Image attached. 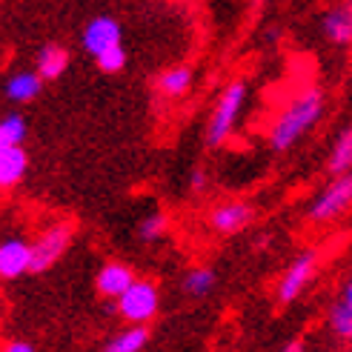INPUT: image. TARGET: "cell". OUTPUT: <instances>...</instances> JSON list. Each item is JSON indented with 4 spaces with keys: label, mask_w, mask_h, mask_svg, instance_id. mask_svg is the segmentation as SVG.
Segmentation results:
<instances>
[{
    "label": "cell",
    "mask_w": 352,
    "mask_h": 352,
    "mask_svg": "<svg viewBox=\"0 0 352 352\" xmlns=\"http://www.w3.org/2000/svg\"><path fill=\"white\" fill-rule=\"evenodd\" d=\"M95 63L100 66V72H107V75L123 72V66H126V52H123V46H112V49L103 52V55H98Z\"/></svg>",
    "instance_id": "22"
},
{
    "label": "cell",
    "mask_w": 352,
    "mask_h": 352,
    "mask_svg": "<svg viewBox=\"0 0 352 352\" xmlns=\"http://www.w3.org/2000/svg\"><path fill=\"white\" fill-rule=\"evenodd\" d=\"M83 46L92 58L103 55V52L112 49V46H120L118 21H112V17H95V21H89V26L83 29Z\"/></svg>",
    "instance_id": "9"
},
{
    "label": "cell",
    "mask_w": 352,
    "mask_h": 352,
    "mask_svg": "<svg viewBox=\"0 0 352 352\" xmlns=\"http://www.w3.org/2000/svg\"><path fill=\"white\" fill-rule=\"evenodd\" d=\"M284 349H287V352H298V349H304V341H301V338H295V341H289Z\"/></svg>",
    "instance_id": "26"
},
{
    "label": "cell",
    "mask_w": 352,
    "mask_h": 352,
    "mask_svg": "<svg viewBox=\"0 0 352 352\" xmlns=\"http://www.w3.org/2000/svg\"><path fill=\"white\" fill-rule=\"evenodd\" d=\"M166 226H169L166 215L152 212V215H146L144 221L138 223V238H140V241H146V243H152V241H157V238H164V235H166Z\"/></svg>",
    "instance_id": "21"
},
{
    "label": "cell",
    "mask_w": 352,
    "mask_h": 352,
    "mask_svg": "<svg viewBox=\"0 0 352 352\" xmlns=\"http://www.w3.org/2000/svg\"><path fill=\"white\" fill-rule=\"evenodd\" d=\"M41 83H43V78H41L38 69H34V72H14V75L6 80L3 92H6V98H9L12 103H29V100L38 98Z\"/></svg>",
    "instance_id": "13"
},
{
    "label": "cell",
    "mask_w": 352,
    "mask_h": 352,
    "mask_svg": "<svg viewBox=\"0 0 352 352\" xmlns=\"http://www.w3.org/2000/svg\"><path fill=\"white\" fill-rule=\"evenodd\" d=\"M29 157L21 146H0V186L12 189L26 175Z\"/></svg>",
    "instance_id": "12"
},
{
    "label": "cell",
    "mask_w": 352,
    "mask_h": 352,
    "mask_svg": "<svg viewBox=\"0 0 352 352\" xmlns=\"http://www.w3.org/2000/svg\"><path fill=\"white\" fill-rule=\"evenodd\" d=\"M252 223V206L243 201H223L209 212V226L218 235H235Z\"/></svg>",
    "instance_id": "7"
},
{
    "label": "cell",
    "mask_w": 352,
    "mask_h": 352,
    "mask_svg": "<svg viewBox=\"0 0 352 352\" xmlns=\"http://www.w3.org/2000/svg\"><path fill=\"white\" fill-rule=\"evenodd\" d=\"M352 209V169L336 175V181L321 189V195L309 206L312 223H332Z\"/></svg>",
    "instance_id": "3"
},
{
    "label": "cell",
    "mask_w": 352,
    "mask_h": 352,
    "mask_svg": "<svg viewBox=\"0 0 352 352\" xmlns=\"http://www.w3.org/2000/svg\"><path fill=\"white\" fill-rule=\"evenodd\" d=\"M157 304H161L157 287L146 278H135L132 287L118 298V315L126 324H149L157 315Z\"/></svg>",
    "instance_id": "4"
},
{
    "label": "cell",
    "mask_w": 352,
    "mask_h": 352,
    "mask_svg": "<svg viewBox=\"0 0 352 352\" xmlns=\"http://www.w3.org/2000/svg\"><path fill=\"white\" fill-rule=\"evenodd\" d=\"M26 138V123L17 112H9L0 120V146H21Z\"/></svg>",
    "instance_id": "20"
},
{
    "label": "cell",
    "mask_w": 352,
    "mask_h": 352,
    "mask_svg": "<svg viewBox=\"0 0 352 352\" xmlns=\"http://www.w3.org/2000/svg\"><path fill=\"white\" fill-rule=\"evenodd\" d=\"M212 287H215V272L206 267H195L184 275V292L189 298H204Z\"/></svg>",
    "instance_id": "19"
},
{
    "label": "cell",
    "mask_w": 352,
    "mask_h": 352,
    "mask_svg": "<svg viewBox=\"0 0 352 352\" xmlns=\"http://www.w3.org/2000/svg\"><path fill=\"white\" fill-rule=\"evenodd\" d=\"M32 272V243L21 238H9L0 243V278H21Z\"/></svg>",
    "instance_id": "8"
},
{
    "label": "cell",
    "mask_w": 352,
    "mask_h": 352,
    "mask_svg": "<svg viewBox=\"0 0 352 352\" xmlns=\"http://www.w3.org/2000/svg\"><path fill=\"white\" fill-rule=\"evenodd\" d=\"M206 184H209V178H206V172H204V169H195V172L189 175V186H192V192H204Z\"/></svg>",
    "instance_id": "23"
},
{
    "label": "cell",
    "mask_w": 352,
    "mask_h": 352,
    "mask_svg": "<svg viewBox=\"0 0 352 352\" xmlns=\"http://www.w3.org/2000/svg\"><path fill=\"white\" fill-rule=\"evenodd\" d=\"M146 341H149V329L144 324H135V327L120 329L103 349L107 352H138V349L146 346Z\"/></svg>",
    "instance_id": "16"
},
{
    "label": "cell",
    "mask_w": 352,
    "mask_h": 352,
    "mask_svg": "<svg viewBox=\"0 0 352 352\" xmlns=\"http://www.w3.org/2000/svg\"><path fill=\"white\" fill-rule=\"evenodd\" d=\"M72 241V223H52L32 243V272H46L55 267Z\"/></svg>",
    "instance_id": "6"
},
{
    "label": "cell",
    "mask_w": 352,
    "mask_h": 352,
    "mask_svg": "<svg viewBox=\"0 0 352 352\" xmlns=\"http://www.w3.org/2000/svg\"><path fill=\"white\" fill-rule=\"evenodd\" d=\"M3 352H34V346L29 341H6Z\"/></svg>",
    "instance_id": "24"
},
{
    "label": "cell",
    "mask_w": 352,
    "mask_h": 352,
    "mask_svg": "<svg viewBox=\"0 0 352 352\" xmlns=\"http://www.w3.org/2000/svg\"><path fill=\"white\" fill-rule=\"evenodd\" d=\"M132 280H135V272L126 267V263L109 261V263H103V267L98 270V275H95V289H98V295L115 298V301H118V298L132 287Z\"/></svg>",
    "instance_id": "10"
},
{
    "label": "cell",
    "mask_w": 352,
    "mask_h": 352,
    "mask_svg": "<svg viewBox=\"0 0 352 352\" xmlns=\"http://www.w3.org/2000/svg\"><path fill=\"white\" fill-rule=\"evenodd\" d=\"M243 98H246V83L243 80H232L226 89L221 92L215 109H212V118L206 123V146H221L226 138H230L235 120L241 115V107H243Z\"/></svg>",
    "instance_id": "2"
},
{
    "label": "cell",
    "mask_w": 352,
    "mask_h": 352,
    "mask_svg": "<svg viewBox=\"0 0 352 352\" xmlns=\"http://www.w3.org/2000/svg\"><path fill=\"white\" fill-rule=\"evenodd\" d=\"M192 86V69L189 66H172L157 78V89L166 98H184Z\"/></svg>",
    "instance_id": "15"
},
{
    "label": "cell",
    "mask_w": 352,
    "mask_h": 352,
    "mask_svg": "<svg viewBox=\"0 0 352 352\" xmlns=\"http://www.w3.org/2000/svg\"><path fill=\"white\" fill-rule=\"evenodd\" d=\"M315 270H318V252L315 250H307L298 255L289 267L284 270V275H280L278 280V287H275V301L278 304H292L298 295H301L307 287H309V280L315 278Z\"/></svg>",
    "instance_id": "5"
},
{
    "label": "cell",
    "mask_w": 352,
    "mask_h": 352,
    "mask_svg": "<svg viewBox=\"0 0 352 352\" xmlns=\"http://www.w3.org/2000/svg\"><path fill=\"white\" fill-rule=\"evenodd\" d=\"M321 112H324V92L304 89L295 100H289L287 107L278 112L272 129H270V146L275 152H287L318 123Z\"/></svg>",
    "instance_id": "1"
},
{
    "label": "cell",
    "mask_w": 352,
    "mask_h": 352,
    "mask_svg": "<svg viewBox=\"0 0 352 352\" xmlns=\"http://www.w3.org/2000/svg\"><path fill=\"white\" fill-rule=\"evenodd\" d=\"M66 66H69V55H66V49L63 46H55V43H49L41 49V55H38V72L43 80H58L63 72H66Z\"/></svg>",
    "instance_id": "14"
},
{
    "label": "cell",
    "mask_w": 352,
    "mask_h": 352,
    "mask_svg": "<svg viewBox=\"0 0 352 352\" xmlns=\"http://www.w3.org/2000/svg\"><path fill=\"white\" fill-rule=\"evenodd\" d=\"M327 169H329V175H341V172L352 169V123L338 135L336 146H332V152H329Z\"/></svg>",
    "instance_id": "17"
},
{
    "label": "cell",
    "mask_w": 352,
    "mask_h": 352,
    "mask_svg": "<svg viewBox=\"0 0 352 352\" xmlns=\"http://www.w3.org/2000/svg\"><path fill=\"white\" fill-rule=\"evenodd\" d=\"M327 324L332 329V336L338 341H346L352 344V307L346 301H338L329 307V315H327Z\"/></svg>",
    "instance_id": "18"
},
{
    "label": "cell",
    "mask_w": 352,
    "mask_h": 352,
    "mask_svg": "<svg viewBox=\"0 0 352 352\" xmlns=\"http://www.w3.org/2000/svg\"><path fill=\"white\" fill-rule=\"evenodd\" d=\"M324 34L338 46L352 43V0H344L341 6L324 14Z\"/></svg>",
    "instance_id": "11"
},
{
    "label": "cell",
    "mask_w": 352,
    "mask_h": 352,
    "mask_svg": "<svg viewBox=\"0 0 352 352\" xmlns=\"http://www.w3.org/2000/svg\"><path fill=\"white\" fill-rule=\"evenodd\" d=\"M341 301H346V304L352 307V278L346 280V287H344V292H341Z\"/></svg>",
    "instance_id": "25"
}]
</instances>
